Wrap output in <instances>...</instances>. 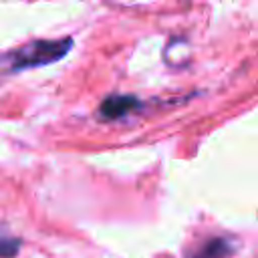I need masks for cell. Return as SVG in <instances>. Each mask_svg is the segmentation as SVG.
<instances>
[{"mask_svg":"<svg viewBox=\"0 0 258 258\" xmlns=\"http://www.w3.org/2000/svg\"><path fill=\"white\" fill-rule=\"evenodd\" d=\"M141 103L133 97V95H111L107 97L101 107H99V113L101 117L105 119H119V117H125L129 115L133 109H137Z\"/></svg>","mask_w":258,"mask_h":258,"instance_id":"obj_2","label":"cell"},{"mask_svg":"<svg viewBox=\"0 0 258 258\" xmlns=\"http://www.w3.org/2000/svg\"><path fill=\"white\" fill-rule=\"evenodd\" d=\"M224 254H228V246L222 240H212L196 258H222Z\"/></svg>","mask_w":258,"mask_h":258,"instance_id":"obj_3","label":"cell"},{"mask_svg":"<svg viewBox=\"0 0 258 258\" xmlns=\"http://www.w3.org/2000/svg\"><path fill=\"white\" fill-rule=\"evenodd\" d=\"M73 46V38H58V40H32L22 44L6 54L0 56V69L6 71H24L34 67H44L50 62L60 60Z\"/></svg>","mask_w":258,"mask_h":258,"instance_id":"obj_1","label":"cell"},{"mask_svg":"<svg viewBox=\"0 0 258 258\" xmlns=\"http://www.w3.org/2000/svg\"><path fill=\"white\" fill-rule=\"evenodd\" d=\"M20 248L18 240H0V256L2 258H12Z\"/></svg>","mask_w":258,"mask_h":258,"instance_id":"obj_4","label":"cell"}]
</instances>
